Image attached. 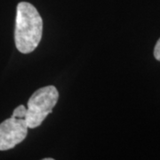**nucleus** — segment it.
<instances>
[{"instance_id":"nucleus-1","label":"nucleus","mask_w":160,"mask_h":160,"mask_svg":"<svg viewBox=\"0 0 160 160\" xmlns=\"http://www.w3.org/2000/svg\"><path fill=\"white\" fill-rule=\"evenodd\" d=\"M43 32V21L34 6L21 2L17 6L14 30L15 46L22 53L33 52L39 44Z\"/></svg>"},{"instance_id":"nucleus-2","label":"nucleus","mask_w":160,"mask_h":160,"mask_svg":"<svg viewBox=\"0 0 160 160\" xmlns=\"http://www.w3.org/2000/svg\"><path fill=\"white\" fill-rule=\"evenodd\" d=\"M59 99L56 87L47 86L39 88L29 98L26 113V122L29 128H36L51 114Z\"/></svg>"},{"instance_id":"nucleus-3","label":"nucleus","mask_w":160,"mask_h":160,"mask_svg":"<svg viewBox=\"0 0 160 160\" xmlns=\"http://www.w3.org/2000/svg\"><path fill=\"white\" fill-rule=\"evenodd\" d=\"M26 119L11 117L0 124V150L14 148L25 140L28 133Z\"/></svg>"},{"instance_id":"nucleus-4","label":"nucleus","mask_w":160,"mask_h":160,"mask_svg":"<svg viewBox=\"0 0 160 160\" xmlns=\"http://www.w3.org/2000/svg\"><path fill=\"white\" fill-rule=\"evenodd\" d=\"M26 113H27V108L23 105L18 106L16 109L13 110L12 117L18 118H26Z\"/></svg>"},{"instance_id":"nucleus-5","label":"nucleus","mask_w":160,"mask_h":160,"mask_svg":"<svg viewBox=\"0 0 160 160\" xmlns=\"http://www.w3.org/2000/svg\"><path fill=\"white\" fill-rule=\"evenodd\" d=\"M154 56L155 58L160 62V38L158 40L154 48Z\"/></svg>"},{"instance_id":"nucleus-6","label":"nucleus","mask_w":160,"mask_h":160,"mask_svg":"<svg viewBox=\"0 0 160 160\" xmlns=\"http://www.w3.org/2000/svg\"><path fill=\"white\" fill-rule=\"evenodd\" d=\"M44 160H53L52 158H44Z\"/></svg>"}]
</instances>
